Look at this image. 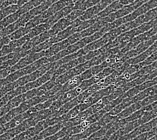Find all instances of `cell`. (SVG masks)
<instances>
[{"instance_id":"1","label":"cell","mask_w":157,"mask_h":140,"mask_svg":"<svg viewBox=\"0 0 157 140\" xmlns=\"http://www.w3.org/2000/svg\"><path fill=\"white\" fill-rule=\"evenodd\" d=\"M57 68L55 66V63H54V66H53V67L51 68V69L49 71H48L47 72L42 75V76L38 78L37 80H36L35 81L31 82L30 83H28L24 86H22V87H19L18 88L20 90L21 94L30 91L33 89L40 87V86H42V85L46 84V82H48V81L51 80Z\"/></svg>"},{"instance_id":"2","label":"cell","mask_w":157,"mask_h":140,"mask_svg":"<svg viewBox=\"0 0 157 140\" xmlns=\"http://www.w3.org/2000/svg\"><path fill=\"white\" fill-rule=\"evenodd\" d=\"M44 51H42L40 53L28 54L27 55H26L25 57H24L23 58L21 59L18 62V63H16L15 66L12 67V73L15 72V71L17 70L22 69V68L29 66V65L34 63L35 62H36V61H38V59H40L42 58V57H45Z\"/></svg>"},{"instance_id":"3","label":"cell","mask_w":157,"mask_h":140,"mask_svg":"<svg viewBox=\"0 0 157 140\" xmlns=\"http://www.w3.org/2000/svg\"><path fill=\"white\" fill-rule=\"evenodd\" d=\"M56 84H57L56 82V79L52 77L51 80L48 81V82H46V84L42 85V86H40V87L33 89L30 91L24 93V95H25V97H26V100H29L30 98H33L36 96H44L46 94V92L49 91L51 89H52Z\"/></svg>"},{"instance_id":"4","label":"cell","mask_w":157,"mask_h":140,"mask_svg":"<svg viewBox=\"0 0 157 140\" xmlns=\"http://www.w3.org/2000/svg\"><path fill=\"white\" fill-rule=\"evenodd\" d=\"M108 6V5L104 2V0H101L97 5L93 6L86 11H85L83 15L79 18V19L82 21H86L88 20L96 18L98 14Z\"/></svg>"},{"instance_id":"5","label":"cell","mask_w":157,"mask_h":140,"mask_svg":"<svg viewBox=\"0 0 157 140\" xmlns=\"http://www.w3.org/2000/svg\"><path fill=\"white\" fill-rule=\"evenodd\" d=\"M92 114H94L93 113L92 108L90 107L89 109L83 111L80 113H78L77 115L74 117L72 119H70L66 122H64V127H72L77 126V125L81 124L82 122H83L87 118L91 117Z\"/></svg>"},{"instance_id":"6","label":"cell","mask_w":157,"mask_h":140,"mask_svg":"<svg viewBox=\"0 0 157 140\" xmlns=\"http://www.w3.org/2000/svg\"><path fill=\"white\" fill-rule=\"evenodd\" d=\"M71 43L69 42V40L68 38L65 39L63 41H60L59 42L55 43V44L51 46V47L46 50L44 51L45 53V57H51L55 55L56 54L60 53V51H63L64 49H67L68 46H69Z\"/></svg>"},{"instance_id":"7","label":"cell","mask_w":157,"mask_h":140,"mask_svg":"<svg viewBox=\"0 0 157 140\" xmlns=\"http://www.w3.org/2000/svg\"><path fill=\"white\" fill-rule=\"evenodd\" d=\"M73 10H74V3L73 4H71L65 7V8H64L61 10H60L59 12H56L52 17L50 18L46 22L51 25V26H52L53 25L57 22L64 18L67 17L71 12H73Z\"/></svg>"},{"instance_id":"8","label":"cell","mask_w":157,"mask_h":140,"mask_svg":"<svg viewBox=\"0 0 157 140\" xmlns=\"http://www.w3.org/2000/svg\"><path fill=\"white\" fill-rule=\"evenodd\" d=\"M64 127H64L63 123H59L58 124L52 125V126H50L44 129L43 131L36 135L37 139L38 140L44 139L46 138L50 137V136L55 135Z\"/></svg>"},{"instance_id":"9","label":"cell","mask_w":157,"mask_h":140,"mask_svg":"<svg viewBox=\"0 0 157 140\" xmlns=\"http://www.w3.org/2000/svg\"><path fill=\"white\" fill-rule=\"evenodd\" d=\"M106 24L108 23H106L103 20V18H99L98 20L94 24H93L91 27L88 28L86 30L81 32L82 38H83L85 37H90V36H92L93 34H95L96 32L100 31L102 28L105 26Z\"/></svg>"},{"instance_id":"10","label":"cell","mask_w":157,"mask_h":140,"mask_svg":"<svg viewBox=\"0 0 157 140\" xmlns=\"http://www.w3.org/2000/svg\"><path fill=\"white\" fill-rule=\"evenodd\" d=\"M122 7H123V5L121 4L120 1L114 2L113 3L109 5L107 8H105L102 11V12L99 13L96 18H105L107 16H109L110 14H113L114 12H116V11H117V10L122 8Z\"/></svg>"},{"instance_id":"11","label":"cell","mask_w":157,"mask_h":140,"mask_svg":"<svg viewBox=\"0 0 157 140\" xmlns=\"http://www.w3.org/2000/svg\"><path fill=\"white\" fill-rule=\"evenodd\" d=\"M71 24H72V22H71L66 19L65 18H64L60 20L53 25L50 30H51L53 35L55 36L56 34L59 33V32L65 30L66 28L71 26Z\"/></svg>"},{"instance_id":"12","label":"cell","mask_w":157,"mask_h":140,"mask_svg":"<svg viewBox=\"0 0 157 140\" xmlns=\"http://www.w3.org/2000/svg\"><path fill=\"white\" fill-rule=\"evenodd\" d=\"M53 102H54V101H53V100L51 98H49V99L47 100V101H46L44 102H42V103H40V104H38V105L30 108V109L28 110H27L26 112L31 116L32 114H34V113L40 112V111L43 110L44 109H49V108L51 106Z\"/></svg>"},{"instance_id":"13","label":"cell","mask_w":157,"mask_h":140,"mask_svg":"<svg viewBox=\"0 0 157 140\" xmlns=\"http://www.w3.org/2000/svg\"><path fill=\"white\" fill-rule=\"evenodd\" d=\"M52 5V2H51V0H47V1L44 2L43 3H42L40 6H39L36 8H35L34 9H33L32 10H30L29 13L30 14V15L33 17V18L36 16H37L40 14H42L46 10H48L50 7Z\"/></svg>"},{"instance_id":"14","label":"cell","mask_w":157,"mask_h":140,"mask_svg":"<svg viewBox=\"0 0 157 140\" xmlns=\"http://www.w3.org/2000/svg\"><path fill=\"white\" fill-rule=\"evenodd\" d=\"M19 8H20V7L17 4L10 6L8 7H7V8H5L1 10V13H0V15L3 17V18H4L11 15V14L16 13L17 11L19 10Z\"/></svg>"},{"instance_id":"15","label":"cell","mask_w":157,"mask_h":140,"mask_svg":"<svg viewBox=\"0 0 157 140\" xmlns=\"http://www.w3.org/2000/svg\"><path fill=\"white\" fill-rule=\"evenodd\" d=\"M83 11H81L79 10H75L73 12H71L67 17H65V18L67 19L69 22H71L73 23L75 20L79 18L83 15Z\"/></svg>"},{"instance_id":"16","label":"cell","mask_w":157,"mask_h":140,"mask_svg":"<svg viewBox=\"0 0 157 140\" xmlns=\"http://www.w3.org/2000/svg\"><path fill=\"white\" fill-rule=\"evenodd\" d=\"M62 87H63V85L57 84L52 89H51L49 91H48L47 92H46V94H45V96H48V98H50V97H51L52 96L55 95L56 94H57V93H58L60 90H61Z\"/></svg>"},{"instance_id":"17","label":"cell","mask_w":157,"mask_h":140,"mask_svg":"<svg viewBox=\"0 0 157 140\" xmlns=\"http://www.w3.org/2000/svg\"><path fill=\"white\" fill-rule=\"evenodd\" d=\"M30 1H31V0H20L18 3H17V5L20 8V7H22V6H24V4H26V3H28V2H30Z\"/></svg>"},{"instance_id":"18","label":"cell","mask_w":157,"mask_h":140,"mask_svg":"<svg viewBox=\"0 0 157 140\" xmlns=\"http://www.w3.org/2000/svg\"><path fill=\"white\" fill-rule=\"evenodd\" d=\"M59 1H60V0H51V2H52V4H53V3L57 2H59Z\"/></svg>"}]
</instances>
